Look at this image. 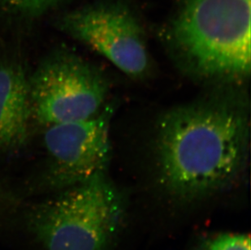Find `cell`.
Segmentation results:
<instances>
[{"label":"cell","mask_w":251,"mask_h":250,"mask_svg":"<svg viewBox=\"0 0 251 250\" xmlns=\"http://www.w3.org/2000/svg\"><path fill=\"white\" fill-rule=\"evenodd\" d=\"M243 85H216L162 115L154 136L159 179L173 196L195 200L221 191L244 169L251 109Z\"/></svg>","instance_id":"cell-1"},{"label":"cell","mask_w":251,"mask_h":250,"mask_svg":"<svg viewBox=\"0 0 251 250\" xmlns=\"http://www.w3.org/2000/svg\"><path fill=\"white\" fill-rule=\"evenodd\" d=\"M251 0H186L164 43L180 71L207 85H243L251 74Z\"/></svg>","instance_id":"cell-2"},{"label":"cell","mask_w":251,"mask_h":250,"mask_svg":"<svg viewBox=\"0 0 251 250\" xmlns=\"http://www.w3.org/2000/svg\"><path fill=\"white\" fill-rule=\"evenodd\" d=\"M125 209L122 195L103 172L33 205L25 225L46 250H107Z\"/></svg>","instance_id":"cell-3"},{"label":"cell","mask_w":251,"mask_h":250,"mask_svg":"<svg viewBox=\"0 0 251 250\" xmlns=\"http://www.w3.org/2000/svg\"><path fill=\"white\" fill-rule=\"evenodd\" d=\"M32 119L51 125L82 121L108 102L109 81L100 69L68 49H57L28 75Z\"/></svg>","instance_id":"cell-4"},{"label":"cell","mask_w":251,"mask_h":250,"mask_svg":"<svg viewBox=\"0 0 251 250\" xmlns=\"http://www.w3.org/2000/svg\"><path fill=\"white\" fill-rule=\"evenodd\" d=\"M56 26L104 57L128 77L141 80L151 72L144 28L125 1H101L72 10L59 17Z\"/></svg>","instance_id":"cell-5"},{"label":"cell","mask_w":251,"mask_h":250,"mask_svg":"<svg viewBox=\"0 0 251 250\" xmlns=\"http://www.w3.org/2000/svg\"><path fill=\"white\" fill-rule=\"evenodd\" d=\"M115 103L107 102L90 118L48 127L44 146L48 168L41 186L61 190L107 172L112 145L110 130Z\"/></svg>","instance_id":"cell-6"},{"label":"cell","mask_w":251,"mask_h":250,"mask_svg":"<svg viewBox=\"0 0 251 250\" xmlns=\"http://www.w3.org/2000/svg\"><path fill=\"white\" fill-rule=\"evenodd\" d=\"M31 120L28 75L17 62L0 61V154L23 147Z\"/></svg>","instance_id":"cell-7"},{"label":"cell","mask_w":251,"mask_h":250,"mask_svg":"<svg viewBox=\"0 0 251 250\" xmlns=\"http://www.w3.org/2000/svg\"><path fill=\"white\" fill-rule=\"evenodd\" d=\"M69 0H0V13L22 19L43 17Z\"/></svg>","instance_id":"cell-8"},{"label":"cell","mask_w":251,"mask_h":250,"mask_svg":"<svg viewBox=\"0 0 251 250\" xmlns=\"http://www.w3.org/2000/svg\"><path fill=\"white\" fill-rule=\"evenodd\" d=\"M251 237L245 233H222L206 239L197 250H251Z\"/></svg>","instance_id":"cell-9"},{"label":"cell","mask_w":251,"mask_h":250,"mask_svg":"<svg viewBox=\"0 0 251 250\" xmlns=\"http://www.w3.org/2000/svg\"><path fill=\"white\" fill-rule=\"evenodd\" d=\"M8 200H10L9 195L7 194V192L5 191L3 188L0 186V204L6 202Z\"/></svg>","instance_id":"cell-10"}]
</instances>
